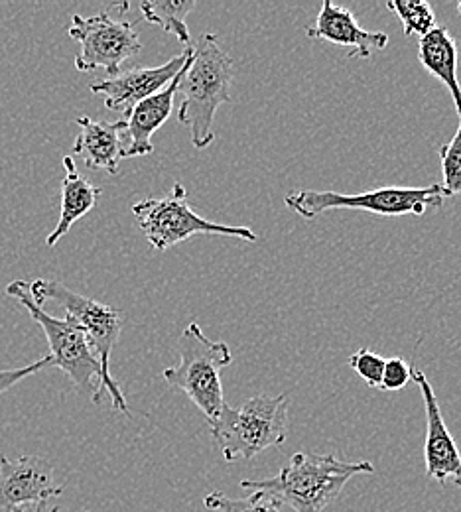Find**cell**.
<instances>
[{
  "label": "cell",
  "instance_id": "cell-1",
  "mask_svg": "<svg viewBox=\"0 0 461 512\" xmlns=\"http://www.w3.org/2000/svg\"><path fill=\"white\" fill-rule=\"evenodd\" d=\"M235 62L217 34L205 32L192 46V58L180 71L178 93L184 97L178 121L192 132V144L203 150L215 140L213 119L221 105L231 103Z\"/></svg>",
  "mask_w": 461,
  "mask_h": 512
},
{
  "label": "cell",
  "instance_id": "cell-2",
  "mask_svg": "<svg viewBox=\"0 0 461 512\" xmlns=\"http://www.w3.org/2000/svg\"><path fill=\"white\" fill-rule=\"evenodd\" d=\"M375 473L369 461H341L335 455L294 453L278 475L263 481H241V489L263 493L296 512H322L355 475Z\"/></svg>",
  "mask_w": 461,
  "mask_h": 512
},
{
  "label": "cell",
  "instance_id": "cell-3",
  "mask_svg": "<svg viewBox=\"0 0 461 512\" xmlns=\"http://www.w3.org/2000/svg\"><path fill=\"white\" fill-rule=\"evenodd\" d=\"M211 436L225 461L253 459L266 449L280 448L288 436L286 394H259L241 408L225 402L219 416L209 422Z\"/></svg>",
  "mask_w": 461,
  "mask_h": 512
},
{
  "label": "cell",
  "instance_id": "cell-4",
  "mask_svg": "<svg viewBox=\"0 0 461 512\" xmlns=\"http://www.w3.org/2000/svg\"><path fill=\"white\" fill-rule=\"evenodd\" d=\"M28 290L36 304L42 306L44 302H56L58 306H62L66 310L67 316L71 320L77 321L83 327V331L87 333L91 347L101 363V371H103L99 402H101L103 394L109 392L113 408L129 414L127 398H125L121 386L111 375V355H113V349L123 331V321H125L123 312L115 310L113 306L101 304L97 300L85 298V296L69 290L66 284H62L58 280L38 278L34 282H28Z\"/></svg>",
  "mask_w": 461,
  "mask_h": 512
},
{
  "label": "cell",
  "instance_id": "cell-5",
  "mask_svg": "<svg viewBox=\"0 0 461 512\" xmlns=\"http://www.w3.org/2000/svg\"><path fill=\"white\" fill-rule=\"evenodd\" d=\"M180 363L162 371L164 381L174 390H182L207 418L213 422L225 406L221 371L231 365L233 355L223 341H211L199 323L192 321L180 341Z\"/></svg>",
  "mask_w": 461,
  "mask_h": 512
},
{
  "label": "cell",
  "instance_id": "cell-6",
  "mask_svg": "<svg viewBox=\"0 0 461 512\" xmlns=\"http://www.w3.org/2000/svg\"><path fill=\"white\" fill-rule=\"evenodd\" d=\"M6 294L18 300L28 310L32 320L46 333V339L50 343L52 367L64 371L81 394L91 396V400L99 404L103 371L83 327L69 316L60 320L48 314L40 304L34 302L28 290V282L24 280L10 282L6 286Z\"/></svg>",
  "mask_w": 461,
  "mask_h": 512
},
{
  "label": "cell",
  "instance_id": "cell-7",
  "mask_svg": "<svg viewBox=\"0 0 461 512\" xmlns=\"http://www.w3.org/2000/svg\"><path fill=\"white\" fill-rule=\"evenodd\" d=\"M132 215L146 241L158 253H166L174 245L184 243L196 235L237 237L249 243L259 239L257 233L249 227H229L198 215L190 207L188 192L182 184H174L170 195L162 199H144L134 203Z\"/></svg>",
  "mask_w": 461,
  "mask_h": 512
},
{
  "label": "cell",
  "instance_id": "cell-8",
  "mask_svg": "<svg viewBox=\"0 0 461 512\" xmlns=\"http://www.w3.org/2000/svg\"><path fill=\"white\" fill-rule=\"evenodd\" d=\"M450 197L442 184L428 188H379L373 192L345 193L314 192L300 190L284 197L288 209L296 211L304 219H314L331 209H353L367 211L381 217H402V215H424L428 207L440 209L444 199Z\"/></svg>",
  "mask_w": 461,
  "mask_h": 512
},
{
  "label": "cell",
  "instance_id": "cell-9",
  "mask_svg": "<svg viewBox=\"0 0 461 512\" xmlns=\"http://www.w3.org/2000/svg\"><path fill=\"white\" fill-rule=\"evenodd\" d=\"M69 36L81 46L75 67L83 73L105 69L109 77H113L121 73V65L142 50L134 24L115 20L109 12H99L89 18L75 14L69 26Z\"/></svg>",
  "mask_w": 461,
  "mask_h": 512
},
{
  "label": "cell",
  "instance_id": "cell-10",
  "mask_svg": "<svg viewBox=\"0 0 461 512\" xmlns=\"http://www.w3.org/2000/svg\"><path fill=\"white\" fill-rule=\"evenodd\" d=\"M190 58L192 48H186L184 54L174 56L170 62L158 67H132L99 83H93L91 93L101 95L109 111H121L127 117L140 101L168 87L172 79L182 71V67L190 62Z\"/></svg>",
  "mask_w": 461,
  "mask_h": 512
},
{
  "label": "cell",
  "instance_id": "cell-11",
  "mask_svg": "<svg viewBox=\"0 0 461 512\" xmlns=\"http://www.w3.org/2000/svg\"><path fill=\"white\" fill-rule=\"evenodd\" d=\"M62 487L54 481L52 465L36 455H22L10 461L0 455V511H14L20 505H42L60 497Z\"/></svg>",
  "mask_w": 461,
  "mask_h": 512
},
{
  "label": "cell",
  "instance_id": "cell-12",
  "mask_svg": "<svg viewBox=\"0 0 461 512\" xmlns=\"http://www.w3.org/2000/svg\"><path fill=\"white\" fill-rule=\"evenodd\" d=\"M412 381L418 384L422 392L424 410H426V444H424L426 473L428 477L436 479L442 485H446L448 481H454L461 489L460 449L456 446V440L444 422L436 392L430 384V379L418 369L412 371Z\"/></svg>",
  "mask_w": 461,
  "mask_h": 512
},
{
  "label": "cell",
  "instance_id": "cell-13",
  "mask_svg": "<svg viewBox=\"0 0 461 512\" xmlns=\"http://www.w3.org/2000/svg\"><path fill=\"white\" fill-rule=\"evenodd\" d=\"M306 34L312 40H324L347 48V58L359 60H369L373 52H383L391 40L385 32L361 28L349 8L337 6L330 0L322 4L316 24L310 26Z\"/></svg>",
  "mask_w": 461,
  "mask_h": 512
},
{
  "label": "cell",
  "instance_id": "cell-14",
  "mask_svg": "<svg viewBox=\"0 0 461 512\" xmlns=\"http://www.w3.org/2000/svg\"><path fill=\"white\" fill-rule=\"evenodd\" d=\"M178 85H180V73L172 79L168 87L140 101L121 121L123 160L150 156L154 152L152 136L174 113V99L178 93Z\"/></svg>",
  "mask_w": 461,
  "mask_h": 512
},
{
  "label": "cell",
  "instance_id": "cell-15",
  "mask_svg": "<svg viewBox=\"0 0 461 512\" xmlns=\"http://www.w3.org/2000/svg\"><path fill=\"white\" fill-rule=\"evenodd\" d=\"M79 134L73 144V154L85 162L87 168L105 170L109 174H119V164L123 160L121 144V121H93L89 117H79Z\"/></svg>",
  "mask_w": 461,
  "mask_h": 512
},
{
  "label": "cell",
  "instance_id": "cell-16",
  "mask_svg": "<svg viewBox=\"0 0 461 512\" xmlns=\"http://www.w3.org/2000/svg\"><path fill=\"white\" fill-rule=\"evenodd\" d=\"M418 60L422 67L438 77L452 93L461 123V85L458 79V42L448 28L436 26L418 42Z\"/></svg>",
  "mask_w": 461,
  "mask_h": 512
},
{
  "label": "cell",
  "instance_id": "cell-17",
  "mask_svg": "<svg viewBox=\"0 0 461 512\" xmlns=\"http://www.w3.org/2000/svg\"><path fill=\"white\" fill-rule=\"evenodd\" d=\"M64 170H66V178H64V186H62L60 221H58L56 229L50 233V237L46 239L48 247H54L62 237H66L69 229L73 227V223H77L81 217H85L97 205V201L101 197L99 188H95L93 184H89L87 180H83L77 174L73 156L64 158Z\"/></svg>",
  "mask_w": 461,
  "mask_h": 512
},
{
  "label": "cell",
  "instance_id": "cell-18",
  "mask_svg": "<svg viewBox=\"0 0 461 512\" xmlns=\"http://www.w3.org/2000/svg\"><path fill=\"white\" fill-rule=\"evenodd\" d=\"M196 8L192 0H146L140 4L144 20L160 26L166 34H174L186 48H192L188 16Z\"/></svg>",
  "mask_w": 461,
  "mask_h": 512
},
{
  "label": "cell",
  "instance_id": "cell-19",
  "mask_svg": "<svg viewBox=\"0 0 461 512\" xmlns=\"http://www.w3.org/2000/svg\"><path fill=\"white\" fill-rule=\"evenodd\" d=\"M393 10L396 18L402 22L404 36H420L424 38L436 28V14L434 8L424 0H395L387 4Z\"/></svg>",
  "mask_w": 461,
  "mask_h": 512
},
{
  "label": "cell",
  "instance_id": "cell-20",
  "mask_svg": "<svg viewBox=\"0 0 461 512\" xmlns=\"http://www.w3.org/2000/svg\"><path fill=\"white\" fill-rule=\"evenodd\" d=\"M209 511L219 512H282L278 503L263 493H251L247 499H231L223 493H209L203 499Z\"/></svg>",
  "mask_w": 461,
  "mask_h": 512
},
{
  "label": "cell",
  "instance_id": "cell-21",
  "mask_svg": "<svg viewBox=\"0 0 461 512\" xmlns=\"http://www.w3.org/2000/svg\"><path fill=\"white\" fill-rule=\"evenodd\" d=\"M444 190L448 195H461V123L454 138L440 148Z\"/></svg>",
  "mask_w": 461,
  "mask_h": 512
},
{
  "label": "cell",
  "instance_id": "cell-22",
  "mask_svg": "<svg viewBox=\"0 0 461 512\" xmlns=\"http://www.w3.org/2000/svg\"><path fill=\"white\" fill-rule=\"evenodd\" d=\"M349 367L369 384L371 388H381V379H383V369H385V359L377 355L371 349H357L349 357Z\"/></svg>",
  "mask_w": 461,
  "mask_h": 512
},
{
  "label": "cell",
  "instance_id": "cell-23",
  "mask_svg": "<svg viewBox=\"0 0 461 512\" xmlns=\"http://www.w3.org/2000/svg\"><path fill=\"white\" fill-rule=\"evenodd\" d=\"M410 381H412V369L404 359H400V357L385 359L381 390L396 392V390H402Z\"/></svg>",
  "mask_w": 461,
  "mask_h": 512
},
{
  "label": "cell",
  "instance_id": "cell-24",
  "mask_svg": "<svg viewBox=\"0 0 461 512\" xmlns=\"http://www.w3.org/2000/svg\"><path fill=\"white\" fill-rule=\"evenodd\" d=\"M46 367H52V357L46 355L30 365H24L20 369H6V371H0V394H4L6 390H10L12 386H16L18 383H22L24 379L40 373L42 369Z\"/></svg>",
  "mask_w": 461,
  "mask_h": 512
},
{
  "label": "cell",
  "instance_id": "cell-25",
  "mask_svg": "<svg viewBox=\"0 0 461 512\" xmlns=\"http://www.w3.org/2000/svg\"><path fill=\"white\" fill-rule=\"evenodd\" d=\"M12 512H26V511H22V509H14V511Z\"/></svg>",
  "mask_w": 461,
  "mask_h": 512
},
{
  "label": "cell",
  "instance_id": "cell-26",
  "mask_svg": "<svg viewBox=\"0 0 461 512\" xmlns=\"http://www.w3.org/2000/svg\"><path fill=\"white\" fill-rule=\"evenodd\" d=\"M52 512H58V509H54V511H52Z\"/></svg>",
  "mask_w": 461,
  "mask_h": 512
}]
</instances>
